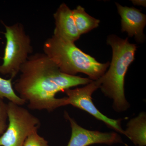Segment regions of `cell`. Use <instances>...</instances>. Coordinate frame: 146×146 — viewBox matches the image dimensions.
<instances>
[{
  "label": "cell",
  "instance_id": "obj_4",
  "mask_svg": "<svg viewBox=\"0 0 146 146\" xmlns=\"http://www.w3.org/2000/svg\"><path fill=\"white\" fill-rule=\"evenodd\" d=\"M6 43L0 74L9 75L13 79L20 72L21 66L33 51L30 37L24 25L17 23L11 26L4 25Z\"/></svg>",
  "mask_w": 146,
  "mask_h": 146
},
{
  "label": "cell",
  "instance_id": "obj_6",
  "mask_svg": "<svg viewBox=\"0 0 146 146\" xmlns=\"http://www.w3.org/2000/svg\"><path fill=\"white\" fill-rule=\"evenodd\" d=\"M101 84V82L99 79L98 80L92 81L82 88L66 89L63 92L67 96L66 97L67 105H71L86 111L117 132L124 135V130L121 127V119H114L108 117L97 109L92 101V94L94 91L100 88Z\"/></svg>",
  "mask_w": 146,
  "mask_h": 146
},
{
  "label": "cell",
  "instance_id": "obj_7",
  "mask_svg": "<svg viewBox=\"0 0 146 146\" xmlns=\"http://www.w3.org/2000/svg\"><path fill=\"white\" fill-rule=\"evenodd\" d=\"M65 117L70 121L72 134L67 146H88L95 144L112 145L121 143V137L115 132H102L85 129L78 124L67 112Z\"/></svg>",
  "mask_w": 146,
  "mask_h": 146
},
{
  "label": "cell",
  "instance_id": "obj_11",
  "mask_svg": "<svg viewBox=\"0 0 146 146\" xmlns=\"http://www.w3.org/2000/svg\"><path fill=\"white\" fill-rule=\"evenodd\" d=\"M76 27L80 35L87 33L99 25L100 20L90 16L85 9L78 6L72 10Z\"/></svg>",
  "mask_w": 146,
  "mask_h": 146
},
{
  "label": "cell",
  "instance_id": "obj_1",
  "mask_svg": "<svg viewBox=\"0 0 146 146\" xmlns=\"http://www.w3.org/2000/svg\"><path fill=\"white\" fill-rule=\"evenodd\" d=\"M20 72V77L14 82V91L28 103L30 109L48 112L67 106L66 97L56 98L58 92L93 81L62 72L44 53L30 56Z\"/></svg>",
  "mask_w": 146,
  "mask_h": 146
},
{
  "label": "cell",
  "instance_id": "obj_5",
  "mask_svg": "<svg viewBox=\"0 0 146 146\" xmlns=\"http://www.w3.org/2000/svg\"><path fill=\"white\" fill-rule=\"evenodd\" d=\"M8 126L0 136V146H23L27 138L37 131L39 119L21 106L9 102L7 104Z\"/></svg>",
  "mask_w": 146,
  "mask_h": 146
},
{
  "label": "cell",
  "instance_id": "obj_14",
  "mask_svg": "<svg viewBox=\"0 0 146 146\" xmlns=\"http://www.w3.org/2000/svg\"><path fill=\"white\" fill-rule=\"evenodd\" d=\"M8 121L7 104L0 99V136L4 133L7 127Z\"/></svg>",
  "mask_w": 146,
  "mask_h": 146
},
{
  "label": "cell",
  "instance_id": "obj_13",
  "mask_svg": "<svg viewBox=\"0 0 146 146\" xmlns=\"http://www.w3.org/2000/svg\"><path fill=\"white\" fill-rule=\"evenodd\" d=\"M23 146H49V145L48 141L36 131L27 137Z\"/></svg>",
  "mask_w": 146,
  "mask_h": 146
},
{
  "label": "cell",
  "instance_id": "obj_2",
  "mask_svg": "<svg viewBox=\"0 0 146 146\" xmlns=\"http://www.w3.org/2000/svg\"><path fill=\"white\" fill-rule=\"evenodd\" d=\"M107 44L112 48V60L108 70L100 78V88L105 96L113 100L114 110L123 112L129 107L125 95V78L128 68L135 58L137 46L129 43L128 38L122 39L115 35L108 36Z\"/></svg>",
  "mask_w": 146,
  "mask_h": 146
},
{
  "label": "cell",
  "instance_id": "obj_12",
  "mask_svg": "<svg viewBox=\"0 0 146 146\" xmlns=\"http://www.w3.org/2000/svg\"><path fill=\"white\" fill-rule=\"evenodd\" d=\"M12 80L11 78L5 79L0 76V99H7L11 102L22 106L26 102L16 94L13 89Z\"/></svg>",
  "mask_w": 146,
  "mask_h": 146
},
{
  "label": "cell",
  "instance_id": "obj_15",
  "mask_svg": "<svg viewBox=\"0 0 146 146\" xmlns=\"http://www.w3.org/2000/svg\"><path fill=\"white\" fill-rule=\"evenodd\" d=\"M133 4L135 5L143 6L146 7V1H141V0H135L131 1Z\"/></svg>",
  "mask_w": 146,
  "mask_h": 146
},
{
  "label": "cell",
  "instance_id": "obj_8",
  "mask_svg": "<svg viewBox=\"0 0 146 146\" xmlns=\"http://www.w3.org/2000/svg\"><path fill=\"white\" fill-rule=\"evenodd\" d=\"M115 4L121 17L122 31L126 32L130 37L134 36L137 42H143L145 38L143 30L146 24V15L134 7L123 6L117 3Z\"/></svg>",
  "mask_w": 146,
  "mask_h": 146
},
{
  "label": "cell",
  "instance_id": "obj_9",
  "mask_svg": "<svg viewBox=\"0 0 146 146\" xmlns=\"http://www.w3.org/2000/svg\"><path fill=\"white\" fill-rule=\"evenodd\" d=\"M55 27L53 35L74 43L80 37L76 27L72 10L64 3L54 14Z\"/></svg>",
  "mask_w": 146,
  "mask_h": 146
},
{
  "label": "cell",
  "instance_id": "obj_10",
  "mask_svg": "<svg viewBox=\"0 0 146 146\" xmlns=\"http://www.w3.org/2000/svg\"><path fill=\"white\" fill-rule=\"evenodd\" d=\"M124 131V135L137 146L146 145V115L141 112L138 116L129 120Z\"/></svg>",
  "mask_w": 146,
  "mask_h": 146
},
{
  "label": "cell",
  "instance_id": "obj_3",
  "mask_svg": "<svg viewBox=\"0 0 146 146\" xmlns=\"http://www.w3.org/2000/svg\"><path fill=\"white\" fill-rule=\"evenodd\" d=\"M43 50L62 72L71 76L83 73L93 81L102 77L110 65L109 62L99 63L76 46L74 43L54 35L45 41Z\"/></svg>",
  "mask_w": 146,
  "mask_h": 146
}]
</instances>
